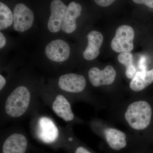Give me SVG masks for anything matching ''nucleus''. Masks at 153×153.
<instances>
[{
	"label": "nucleus",
	"mask_w": 153,
	"mask_h": 153,
	"mask_svg": "<svg viewBox=\"0 0 153 153\" xmlns=\"http://www.w3.org/2000/svg\"><path fill=\"white\" fill-rule=\"evenodd\" d=\"M67 6L60 0H53L50 4V15L47 27L51 33H57L62 29Z\"/></svg>",
	"instance_id": "9d476101"
},
{
	"label": "nucleus",
	"mask_w": 153,
	"mask_h": 153,
	"mask_svg": "<svg viewBox=\"0 0 153 153\" xmlns=\"http://www.w3.org/2000/svg\"><path fill=\"white\" fill-rule=\"evenodd\" d=\"M116 72L111 66H106L103 70L94 67L88 71V77L91 84L95 87L109 85L114 82Z\"/></svg>",
	"instance_id": "9b49d317"
},
{
	"label": "nucleus",
	"mask_w": 153,
	"mask_h": 153,
	"mask_svg": "<svg viewBox=\"0 0 153 153\" xmlns=\"http://www.w3.org/2000/svg\"><path fill=\"white\" fill-rule=\"evenodd\" d=\"M104 134L107 143L112 149L120 150L126 146V136L119 130L107 128L104 130Z\"/></svg>",
	"instance_id": "4468645a"
},
{
	"label": "nucleus",
	"mask_w": 153,
	"mask_h": 153,
	"mask_svg": "<svg viewBox=\"0 0 153 153\" xmlns=\"http://www.w3.org/2000/svg\"><path fill=\"white\" fill-rule=\"evenodd\" d=\"M133 1L137 4L146 5L151 8H153V0H134Z\"/></svg>",
	"instance_id": "aec40b11"
},
{
	"label": "nucleus",
	"mask_w": 153,
	"mask_h": 153,
	"mask_svg": "<svg viewBox=\"0 0 153 153\" xmlns=\"http://www.w3.org/2000/svg\"><path fill=\"white\" fill-rule=\"evenodd\" d=\"M134 29L128 25L120 26L111 42V47L117 52H130L134 49Z\"/></svg>",
	"instance_id": "0eeeda50"
},
{
	"label": "nucleus",
	"mask_w": 153,
	"mask_h": 153,
	"mask_svg": "<svg viewBox=\"0 0 153 153\" xmlns=\"http://www.w3.org/2000/svg\"><path fill=\"white\" fill-rule=\"evenodd\" d=\"M153 82V69L150 71H137L130 83V87L134 91H140Z\"/></svg>",
	"instance_id": "2eb2a0df"
},
{
	"label": "nucleus",
	"mask_w": 153,
	"mask_h": 153,
	"mask_svg": "<svg viewBox=\"0 0 153 153\" xmlns=\"http://www.w3.org/2000/svg\"><path fill=\"white\" fill-rule=\"evenodd\" d=\"M82 9L81 5L74 1L68 5L61 29L64 33L71 34L76 30V19L81 15Z\"/></svg>",
	"instance_id": "f8f14e48"
},
{
	"label": "nucleus",
	"mask_w": 153,
	"mask_h": 153,
	"mask_svg": "<svg viewBox=\"0 0 153 153\" xmlns=\"http://www.w3.org/2000/svg\"><path fill=\"white\" fill-rule=\"evenodd\" d=\"M86 37L88 44L83 52V57L86 60H93L99 55L100 49L103 43V36L98 31H92L88 33Z\"/></svg>",
	"instance_id": "ddd939ff"
},
{
	"label": "nucleus",
	"mask_w": 153,
	"mask_h": 153,
	"mask_svg": "<svg viewBox=\"0 0 153 153\" xmlns=\"http://www.w3.org/2000/svg\"><path fill=\"white\" fill-rule=\"evenodd\" d=\"M74 153H92L86 148L82 146H79L76 148Z\"/></svg>",
	"instance_id": "4be33fe9"
},
{
	"label": "nucleus",
	"mask_w": 153,
	"mask_h": 153,
	"mask_svg": "<svg viewBox=\"0 0 153 153\" xmlns=\"http://www.w3.org/2000/svg\"><path fill=\"white\" fill-rule=\"evenodd\" d=\"M13 24V15L10 9L2 2H0V30L7 29Z\"/></svg>",
	"instance_id": "dca6fc26"
},
{
	"label": "nucleus",
	"mask_w": 153,
	"mask_h": 153,
	"mask_svg": "<svg viewBox=\"0 0 153 153\" xmlns=\"http://www.w3.org/2000/svg\"><path fill=\"white\" fill-rule=\"evenodd\" d=\"M38 95L46 105L52 110L56 115L65 122L71 123L76 120L69 99L54 86L38 85Z\"/></svg>",
	"instance_id": "7ed1b4c3"
},
{
	"label": "nucleus",
	"mask_w": 153,
	"mask_h": 153,
	"mask_svg": "<svg viewBox=\"0 0 153 153\" xmlns=\"http://www.w3.org/2000/svg\"><path fill=\"white\" fill-rule=\"evenodd\" d=\"M6 44V39L1 32L0 33V49H2L5 46Z\"/></svg>",
	"instance_id": "5701e85b"
},
{
	"label": "nucleus",
	"mask_w": 153,
	"mask_h": 153,
	"mask_svg": "<svg viewBox=\"0 0 153 153\" xmlns=\"http://www.w3.org/2000/svg\"><path fill=\"white\" fill-rule=\"evenodd\" d=\"M115 1L114 0H95L94 2L99 6L106 7L111 5Z\"/></svg>",
	"instance_id": "6ab92c4d"
},
{
	"label": "nucleus",
	"mask_w": 153,
	"mask_h": 153,
	"mask_svg": "<svg viewBox=\"0 0 153 153\" xmlns=\"http://www.w3.org/2000/svg\"><path fill=\"white\" fill-rule=\"evenodd\" d=\"M22 82L13 88L1 100V121L22 119L39 110L37 86Z\"/></svg>",
	"instance_id": "f257e3e1"
},
{
	"label": "nucleus",
	"mask_w": 153,
	"mask_h": 153,
	"mask_svg": "<svg viewBox=\"0 0 153 153\" xmlns=\"http://www.w3.org/2000/svg\"><path fill=\"white\" fill-rule=\"evenodd\" d=\"M1 139L2 153H26L29 146L27 136L20 130L7 132Z\"/></svg>",
	"instance_id": "39448f33"
},
{
	"label": "nucleus",
	"mask_w": 153,
	"mask_h": 153,
	"mask_svg": "<svg viewBox=\"0 0 153 153\" xmlns=\"http://www.w3.org/2000/svg\"><path fill=\"white\" fill-rule=\"evenodd\" d=\"M152 109L147 102H134L128 105L125 114V118L128 125L136 130L145 129L151 122Z\"/></svg>",
	"instance_id": "20e7f679"
},
{
	"label": "nucleus",
	"mask_w": 153,
	"mask_h": 153,
	"mask_svg": "<svg viewBox=\"0 0 153 153\" xmlns=\"http://www.w3.org/2000/svg\"><path fill=\"white\" fill-rule=\"evenodd\" d=\"M84 76L75 73H66L60 75L55 84L57 90L68 98V96L83 92L86 86Z\"/></svg>",
	"instance_id": "423d86ee"
},
{
	"label": "nucleus",
	"mask_w": 153,
	"mask_h": 153,
	"mask_svg": "<svg viewBox=\"0 0 153 153\" xmlns=\"http://www.w3.org/2000/svg\"><path fill=\"white\" fill-rule=\"evenodd\" d=\"M30 128L35 139L46 145H53L60 141H68L69 131L57 125L52 117L40 114L38 110L31 116Z\"/></svg>",
	"instance_id": "f03ea898"
},
{
	"label": "nucleus",
	"mask_w": 153,
	"mask_h": 153,
	"mask_svg": "<svg viewBox=\"0 0 153 153\" xmlns=\"http://www.w3.org/2000/svg\"><path fill=\"white\" fill-rule=\"evenodd\" d=\"M7 82V79L5 78L4 76L2 74H0V91L1 92L5 87Z\"/></svg>",
	"instance_id": "412c9836"
},
{
	"label": "nucleus",
	"mask_w": 153,
	"mask_h": 153,
	"mask_svg": "<svg viewBox=\"0 0 153 153\" xmlns=\"http://www.w3.org/2000/svg\"><path fill=\"white\" fill-rule=\"evenodd\" d=\"M47 58L55 63H63L68 60L71 55V49L67 42L57 39L49 42L45 48Z\"/></svg>",
	"instance_id": "1a4fd4ad"
},
{
	"label": "nucleus",
	"mask_w": 153,
	"mask_h": 153,
	"mask_svg": "<svg viewBox=\"0 0 153 153\" xmlns=\"http://www.w3.org/2000/svg\"><path fill=\"white\" fill-rule=\"evenodd\" d=\"M147 59L145 56H142L140 58L138 62V68L141 71H146L147 70Z\"/></svg>",
	"instance_id": "a211bd4d"
},
{
	"label": "nucleus",
	"mask_w": 153,
	"mask_h": 153,
	"mask_svg": "<svg viewBox=\"0 0 153 153\" xmlns=\"http://www.w3.org/2000/svg\"><path fill=\"white\" fill-rule=\"evenodd\" d=\"M14 30L19 33H24L32 27L34 23L33 11L23 3H19L14 7L13 12Z\"/></svg>",
	"instance_id": "6e6552de"
},
{
	"label": "nucleus",
	"mask_w": 153,
	"mask_h": 153,
	"mask_svg": "<svg viewBox=\"0 0 153 153\" xmlns=\"http://www.w3.org/2000/svg\"><path fill=\"white\" fill-rule=\"evenodd\" d=\"M118 60L126 66V74L129 79H132L137 73L136 68L133 63V55L130 52H123L118 56Z\"/></svg>",
	"instance_id": "f3484780"
}]
</instances>
